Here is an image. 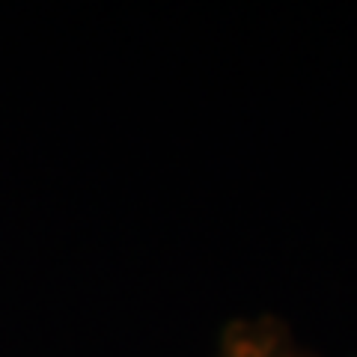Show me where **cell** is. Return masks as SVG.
<instances>
[{
    "instance_id": "6da1fadb",
    "label": "cell",
    "mask_w": 357,
    "mask_h": 357,
    "mask_svg": "<svg viewBox=\"0 0 357 357\" xmlns=\"http://www.w3.org/2000/svg\"><path fill=\"white\" fill-rule=\"evenodd\" d=\"M220 357H310L277 321H236L223 337Z\"/></svg>"
}]
</instances>
